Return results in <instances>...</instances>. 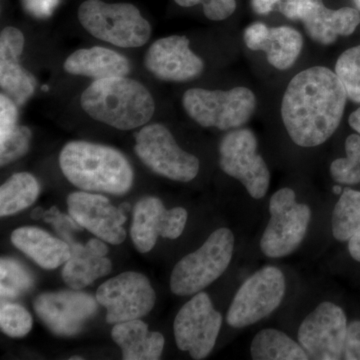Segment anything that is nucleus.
<instances>
[{"label": "nucleus", "mask_w": 360, "mask_h": 360, "mask_svg": "<svg viewBox=\"0 0 360 360\" xmlns=\"http://www.w3.org/2000/svg\"><path fill=\"white\" fill-rule=\"evenodd\" d=\"M349 124L360 134V108L349 116Z\"/></svg>", "instance_id": "a19ab883"}, {"label": "nucleus", "mask_w": 360, "mask_h": 360, "mask_svg": "<svg viewBox=\"0 0 360 360\" xmlns=\"http://www.w3.org/2000/svg\"><path fill=\"white\" fill-rule=\"evenodd\" d=\"M80 103L90 117L120 130L144 127L155 112L149 90L127 77L94 80L82 92Z\"/></svg>", "instance_id": "7ed1b4c3"}, {"label": "nucleus", "mask_w": 360, "mask_h": 360, "mask_svg": "<svg viewBox=\"0 0 360 360\" xmlns=\"http://www.w3.org/2000/svg\"><path fill=\"white\" fill-rule=\"evenodd\" d=\"M39 184L32 174L18 172L0 187V215L16 214L32 206L39 194Z\"/></svg>", "instance_id": "a878e982"}, {"label": "nucleus", "mask_w": 360, "mask_h": 360, "mask_svg": "<svg viewBox=\"0 0 360 360\" xmlns=\"http://www.w3.org/2000/svg\"><path fill=\"white\" fill-rule=\"evenodd\" d=\"M331 226L333 236L341 243L360 233V191L343 189L333 210Z\"/></svg>", "instance_id": "bb28decb"}, {"label": "nucleus", "mask_w": 360, "mask_h": 360, "mask_svg": "<svg viewBox=\"0 0 360 360\" xmlns=\"http://www.w3.org/2000/svg\"><path fill=\"white\" fill-rule=\"evenodd\" d=\"M66 72L94 80L127 77L130 72L129 59L112 49L94 46L71 53L63 65Z\"/></svg>", "instance_id": "aec40b11"}, {"label": "nucleus", "mask_w": 360, "mask_h": 360, "mask_svg": "<svg viewBox=\"0 0 360 360\" xmlns=\"http://www.w3.org/2000/svg\"><path fill=\"white\" fill-rule=\"evenodd\" d=\"M187 115L202 127L220 130L240 129L257 106L255 94L246 87L229 90L191 89L182 96Z\"/></svg>", "instance_id": "423d86ee"}, {"label": "nucleus", "mask_w": 360, "mask_h": 360, "mask_svg": "<svg viewBox=\"0 0 360 360\" xmlns=\"http://www.w3.org/2000/svg\"><path fill=\"white\" fill-rule=\"evenodd\" d=\"M34 286V277L25 265L13 258L2 257L0 262V295L2 300L16 298Z\"/></svg>", "instance_id": "cd10ccee"}, {"label": "nucleus", "mask_w": 360, "mask_h": 360, "mask_svg": "<svg viewBox=\"0 0 360 360\" xmlns=\"http://www.w3.org/2000/svg\"><path fill=\"white\" fill-rule=\"evenodd\" d=\"M347 158H338L330 165L333 180L340 184H360V134H352L345 141Z\"/></svg>", "instance_id": "c85d7f7f"}, {"label": "nucleus", "mask_w": 360, "mask_h": 360, "mask_svg": "<svg viewBox=\"0 0 360 360\" xmlns=\"http://www.w3.org/2000/svg\"><path fill=\"white\" fill-rule=\"evenodd\" d=\"M26 6L35 14L51 13L58 0H25Z\"/></svg>", "instance_id": "e433bc0d"}, {"label": "nucleus", "mask_w": 360, "mask_h": 360, "mask_svg": "<svg viewBox=\"0 0 360 360\" xmlns=\"http://www.w3.org/2000/svg\"><path fill=\"white\" fill-rule=\"evenodd\" d=\"M355 6H357V8L360 11V0H354Z\"/></svg>", "instance_id": "a18cd8bd"}, {"label": "nucleus", "mask_w": 360, "mask_h": 360, "mask_svg": "<svg viewBox=\"0 0 360 360\" xmlns=\"http://www.w3.org/2000/svg\"><path fill=\"white\" fill-rule=\"evenodd\" d=\"M97 302L91 295L73 290L40 295L35 298L33 307L52 333L73 336L96 314Z\"/></svg>", "instance_id": "2eb2a0df"}, {"label": "nucleus", "mask_w": 360, "mask_h": 360, "mask_svg": "<svg viewBox=\"0 0 360 360\" xmlns=\"http://www.w3.org/2000/svg\"><path fill=\"white\" fill-rule=\"evenodd\" d=\"M25 35L18 28L7 26L0 34V86L4 94L18 104L27 103L35 91V80L21 65Z\"/></svg>", "instance_id": "a211bd4d"}, {"label": "nucleus", "mask_w": 360, "mask_h": 360, "mask_svg": "<svg viewBox=\"0 0 360 360\" xmlns=\"http://www.w3.org/2000/svg\"><path fill=\"white\" fill-rule=\"evenodd\" d=\"M342 359L360 360V321L348 323Z\"/></svg>", "instance_id": "f704fd0d"}, {"label": "nucleus", "mask_w": 360, "mask_h": 360, "mask_svg": "<svg viewBox=\"0 0 360 360\" xmlns=\"http://www.w3.org/2000/svg\"><path fill=\"white\" fill-rule=\"evenodd\" d=\"M32 317L30 312L13 302H2L0 309V328L9 338H25L32 328Z\"/></svg>", "instance_id": "7c9ffc66"}, {"label": "nucleus", "mask_w": 360, "mask_h": 360, "mask_svg": "<svg viewBox=\"0 0 360 360\" xmlns=\"http://www.w3.org/2000/svg\"><path fill=\"white\" fill-rule=\"evenodd\" d=\"M11 243L44 269H56L71 255L70 245L39 227L25 226L11 233Z\"/></svg>", "instance_id": "412c9836"}, {"label": "nucleus", "mask_w": 360, "mask_h": 360, "mask_svg": "<svg viewBox=\"0 0 360 360\" xmlns=\"http://www.w3.org/2000/svg\"><path fill=\"white\" fill-rule=\"evenodd\" d=\"M250 354L255 360H307L309 359L300 342L274 328L262 329L253 338Z\"/></svg>", "instance_id": "393cba45"}, {"label": "nucleus", "mask_w": 360, "mask_h": 360, "mask_svg": "<svg viewBox=\"0 0 360 360\" xmlns=\"http://www.w3.org/2000/svg\"><path fill=\"white\" fill-rule=\"evenodd\" d=\"M174 1L182 7H193L202 4L205 0H174Z\"/></svg>", "instance_id": "79ce46f5"}, {"label": "nucleus", "mask_w": 360, "mask_h": 360, "mask_svg": "<svg viewBox=\"0 0 360 360\" xmlns=\"http://www.w3.org/2000/svg\"><path fill=\"white\" fill-rule=\"evenodd\" d=\"M283 271L265 266L248 277L234 295L226 314L229 326L243 328L269 316L281 305L285 295Z\"/></svg>", "instance_id": "1a4fd4ad"}, {"label": "nucleus", "mask_w": 360, "mask_h": 360, "mask_svg": "<svg viewBox=\"0 0 360 360\" xmlns=\"http://www.w3.org/2000/svg\"><path fill=\"white\" fill-rule=\"evenodd\" d=\"M71 255L65 264L61 276L70 288L80 290L94 283L96 279L108 276L112 269L108 258L101 257L86 243H70Z\"/></svg>", "instance_id": "5701e85b"}, {"label": "nucleus", "mask_w": 360, "mask_h": 360, "mask_svg": "<svg viewBox=\"0 0 360 360\" xmlns=\"http://www.w3.org/2000/svg\"><path fill=\"white\" fill-rule=\"evenodd\" d=\"M70 360H82L84 359H82V357L73 356V357H70Z\"/></svg>", "instance_id": "49530a36"}, {"label": "nucleus", "mask_w": 360, "mask_h": 360, "mask_svg": "<svg viewBox=\"0 0 360 360\" xmlns=\"http://www.w3.org/2000/svg\"><path fill=\"white\" fill-rule=\"evenodd\" d=\"M96 300L108 311L106 321L116 324L149 314L155 307L156 296L148 277L127 271L101 284Z\"/></svg>", "instance_id": "f8f14e48"}, {"label": "nucleus", "mask_w": 360, "mask_h": 360, "mask_svg": "<svg viewBox=\"0 0 360 360\" xmlns=\"http://www.w3.org/2000/svg\"><path fill=\"white\" fill-rule=\"evenodd\" d=\"M333 191H335V193L336 194H341L342 193V188H341L340 186H336L333 187Z\"/></svg>", "instance_id": "c03bdc74"}, {"label": "nucleus", "mask_w": 360, "mask_h": 360, "mask_svg": "<svg viewBox=\"0 0 360 360\" xmlns=\"http://www.w3.org/2000/svg\"><path fill=\"white\" fill-rule=\"evenodd\" d=\"M44 210H42L41 207L35 208L34 210L30 214V217L33 219H42V214H44Z\"/></svg>", "instance_id": "37998d69"}, {"label": "nucleus", "mask_w": 360, "mask_h": 360, "mask_svg": "<svg viewBox=\"0 0 360 360\" xmlns=\"http://www.w3.org/2000/svg\"><path fill=\"white\" fill-rule=\"evenodd\" d=\"M345 312L333 302H321L298 329V342L309 359H342L347 331Z\"/></svg>", "instance_id": "ddd939ff"}, {"label": "nucleus", "mask_w": 360, "mask_h": 360, "mask_svg": "<svg viewBox=\"0 0 360 360\" xmlns=\"http://www.w3.org/2000/svg\"><path fill=\"white\" fill-rule=\"evenodd\" d=\"M233 250L234 236L231 229H217L200 248L177 262L170 276V290L179 296L200 292L224 274Z\"/></svg>", "instance_id": "39448f33"}, {"label": "nucleus", "mask_w": 360, "mask_h": 360, "mask_svg": "<svg viewBox=\"0 0 360 360\" xmlns=\"http://www.w3.org/2000/svg\"><path fill=\"white\" fill-rule=\"evenodd\" d=\"M348 251L354 260L360 262V233L348 241Z\"/></svg>", "instance_id": "ea45409f"}, {"label": "nucleus", "mask_w": 360, "mask_h": 360, "mask_svg": "<svg viewBox=\"0 0 360 360\" xmlns=\"http://www.w3.org/2000/svg\"><path fill=\"white\" fill-rule=\"evenodd\" d=\"M32 131L18 124L4 141H0V165L2 167L20 160L27 153L32 141Z\"/></svg>", "instance_id": "2f4dec72"}, {"label": "nucleus", "mask_w": 360, "mask_h": 360, "mask_svg": "<svg viewBox=\"0 0 360 360\" xmlns=\"http://www.w3.org/2000/svg\"><path fill=\"white\" fill-rule=\"evenodd\" d=\"M269 28L262 22H255L248 26L243 34L246 46L251 51H258L260 44L266 37Z\"/></svg>", "instance_id": "c9c22d12"}, {"label": "nucleus", "mask_w": 360, "mask_h": 360, "mask_svg": "<svg viewBox=\"0 0 360 360\" xmlns=\"http://www.w3.org/2000/svg\"><path fill=\"white\" fill-rule=\"evenodd\" d=\"M297 20L304 25L307 35L319 44H333L338 37L354 33L360 23L359 11L350 7L329 9L322 0H302L297 8Z\"/></svg>", "instance_id": "6ab92c4d"}, {"label": "nucleus", "mask_w": 360, "mask_h": 360, "mask_svg": "<svg viewBox=\"0 0 360 360\" xmlns=\"http://www.w3.org/2000/svg\"><path fill=\"white\" fill-rule=\"evenodd\" d=\"M279 0H251V7L257 14L269 13L278 4Z\"/></svg>", "instance_id": "58836bf2"}, {"label": "nucleus", "mask_w": 360, "mask_h": 360, "mask_svg": "<svg viewBox=\"0 0 360 360\" xmlns=\"http://www.w3.org/2000/svg\"><path fill=\"white\" fill-rule=\"evenodd\" d=\"M78 20L92 37L122 49L148 44L151 26L131 4L86 0L78 8Z\"/></svg>", "instance_id": "20e7f679"}, {"label": "nucleus", "mask_w": 360, "mask_h": 360, "mask_svg": "<svg viewBox=\"0 0 360 360\" xmlns=\"http://www.w3.org/2000/svg\"><path fill=\"white\" fill-rule=\"evenodd\" d=\"M134 150L151 172L174 181H191L200 172L198 158L180 148L160 123L144 125L135 134Z\"/></svg>", "instance_id": "6e6552de"}, {"label": "nucleus", "mask_w": 360, "mask_h": 360, "mask_svg": "<svg viewBox=\"0 0 360 360\" xmlns=\"http://www.w3.org/2000/svg\"><path fill=\"white\" fill-rule=\"evenodd\" d=\"M111 336L122 350L125 360H158L165 347V338L160 333H150L141 319L116 323Z\"/></svg>", "instance_id": "4be33fe9"}, {"label": "nucleus", "mask_w": 360, "mask_h": 360, "mask_svg": "<svg viewBox=\"0 0 360 360\" xmlns=\"http://www.w3.org/2000/svg\"><path fill=\"white\" fill-rule=\"evenodd\" d=\"M270 219L260 239V248L267 257H288L302 245L311 219V210L296 201L291 188L279 189L269 201Z\"/></svg>", "instance_id": "0eeeda50"}, {"label": "nucleus", "mask_w": 360, "mask_h": 360, "mask_svg": "<svg viewBox=\"0 0 360 360\" xmlns=\"http://www.w3.org/2000/svg\"><path fill=\"white\" fill-rule=\"evenodd\" d=\"M335 73L342 82L348 98L360 103V45L341 54L336 63Z\"/></svg>", "instance_id": "c756f323"}, {"label": "nucleus", "mask_w": 360, "mask_h": 360, "mask_svg": "<svg viewBox=\"0 0 360 360\" xmlns=\"http://www.w3.org/2000/svg\"><path fill=\"white\" fill-rule=\"evenodd\" d=\"M63 174L89 193L123 195L134 184V169L117 149L89 141H70L59 155Z\"/></svg>", "instance_id": "f03ea898"}, {"label": "nucleus", "mask_w": 360, "mask_h": 360, "mask_svg": "<svg viewBox=\"0 0 360 360\" xmlns=\"http://www.w3.org/2000/svg\"><path fill=\"white\" fill-rule=\"evenodd\" d=\"M347 98L340 77L329 68L314 66L296 75L281 103L290 139L302 148L324 143L340 127Z\"/></svg>", "instance_id": "f257e3e1"}, {"label": "nucleus", "mask_w": 360, "mask_h": 360, "mask_svg": "<svg viewBox=\"0 0 360 360\" xmlns=\"http://www.w3.org/2000/svg\"><path fill=\"white\" fill-rule=\"evenodd\" d=\"M188 213L184 207L167 210L156 198H144L134 206L130 236L139 252H148L156 241L163 238L176 239L186 227Z\"/></svg>", "instance_id": "dca6fc26"}, {"label": "nucleus", "mask_w": 360, "mask_h": 360, "mask_svg": "<svg viewBox=\"0 0 360 360\" xmlns=\"http://www.w3.org/2000/svg\"><path fill=\"white\" fill-rule=\"evenodd\" d=\"M146 70L163 82H184L200 77L205 63L196 56L184 35L156 40L144 56Z\"/></svg>", "instance_id": "f3484780"}, {"label": "nucleus", "mask_w": 360, "mask_h": 360, "mask_svg": "<svg viewBox=\"0 0 360 360\" xmlns=\"http://www.w3.org/2000/svg\"><path fill=\"white\" fill-rule=\"evenodd\" d=\"M203 13L208 20L220 21L226 20L236 11V0H205Z\"/></svg>", "instance_id": "72a5a7b5"}, {"label": "nucleus", "mask_w": 360, "mask_h": 360, "mask_svg": "<svg viewBox=\"0 0 360 360\" xmlns=\"http://www.w3.org/2000/svg\"><path fill=\"white\" fill-rule=\"evenodd\" d=\"M68 213L82 229L110 245H120L127 238L123 224L127 221L129 203L120 207L111 205L105 196L77 191L68 196Z\"/></svg>", "instance_id": "4468645a"}, {"label": "nucleus", "mask_w": 360, "mask_h": 360, "mask_svg": "<svg viewBox=\"0 0 360 360\" xmlns=\"http://www.w3.org/2000/svg\"><path fill=\"white\" fill-rule=\"evenodd\" d=\"M257 146L250 129L231 130L219 143V167L224 174L239 180L251 198L260 200L269 191L270 174Z\"/></svg>", "instance_id": "9d476101"}, {"label": "nucleus", "mask_w": 360, "mask_h": 360, "mask_svg": "<svg viewBox=\"0 0 360 360\" xmlns=\"http://www.w3.org/2000/svg\"><path fill=\"white\" fill-rule=\"evenodd\" d=\"M302 34L290 26L269 27L258 51L266 54L267 61L279 70L290 68L302 53Z\"/></svg>", "instance_id": "b1692460"}, {"label": "nucleus", "mask_w": 360, "mask_h": 360, "mask_svg": "<svg viewBox=\"0 0 360 360\" xmlns=\"http://www.w3.org/2000/svg\"><path fill=\"white\" fill-rule=\"evenodd\" d=\"M221 324L222 315L214 309L207 293H196L175 317L177 347L188 352L193 359H205L214 347Z\"/></svg>", "instance_id": "9b49d317"}, {"label": "nucleus", "mask_w": 360, "mask_h": 360, "mask_svg": "<svg viewBox=\"0 0 360 360\" xmlns=\"http://www.w3.org/2000/svg\"><path fill=\"white\" fill-rule=\"evenodd\" d=\"M18 125V105L2 92L0 96V141L6 139Z\"/></svg>", "instance_id": "473e14b6"}, {"label": "nucleus", "mask_w": 360, "mask_h": 360, "mask_svg": "<svg viewBox=\"0 0 360 360\" xmlns=\"http://www.w3.org/2000/svg\"><path fill=\"white\" fill-rule=\"evenodd\" d=\"M302 0H279V11L290 20H297V8Z\"/></svg>", "instance_id": "4c0bfd02"}]
</instances>
